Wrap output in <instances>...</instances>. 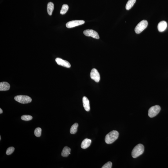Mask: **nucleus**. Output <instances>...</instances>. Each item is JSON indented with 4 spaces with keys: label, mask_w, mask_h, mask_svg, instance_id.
I'll return each instance as SVG.
<instances>
[{
    "label": "nucleus",
    "mask_w": 168,
    "mask_h": 168,
    "mask_svg": "<svg viewBox=\"0 0 168 168\" xmlns=\"http://www.w3.org/2000/svg\"><path fill=\"white\" fill-rule=\"evenodd\" d=\"M119 133L116 130H113L106 136L105 138V141L107 144H112L119 137Z\"/></svg>",
    "instance_id": "f257e3e1"
},
{
    "label": "nucleus",
    "mask_w": 168,
    "mask_h": 168,
    "mask_svg": "<svg viewBox=\"0 0 168 168\" xmlns=\"http://www.w3.org/2000/svg\"><path fill=\"white\" fill-rule=\"evenodd\" d=\"M144 151V147L143 144H139L133 148L131 153L132 157L136 158L142 155Z\"/></svg>",
    "instance_id": "f03ea898"
},
{
    "label": "nucleus",
    "mask_w": 168,
    "mask_h": 168,
    "mask_svg": "<svg viewBox=\"0 0 168 168\" xmlns=\"http://www.w3.org/2000/svg\"><path fill=\"white\" fill-rule=\"evenodd\" d=\"M148 25L147 21L143 20L139 23L135 28V31L136 33L140 34L147 28Z\"/></svg>",
    "instance_id": "7ed1b4c3"
},
{
    "label": "nucleus",
    "mask_w": 168,
    "mask_h": 168,
    "mask_svg": "<svg viewBox=\"0 0 168 168\" xmlns=\"http://www.w3.org/2000/svg\"><path fill=\"white\" fill-rule=\"evenodd\" d=\"M16 101L22 104H27L31 102L32 99L28 96L25 95L16 96L14 98Z\"/></svg>",
    "instance_id": "20e7f679"
},
{
    "label": "nucleus",
    "mask_w": 168,
    "mask_h": 168,
    "mask_svg": "<svg viewBox=\"0 0 168 168\" xmlns=\"http://www.w3.org/2000/svg\"><path fill=\"white\" fill-rule=\"evenodd\" d=\"M160 110V107L159 106L156 105L151 107L148 110V116L150 118L154 117L159 113Z\"/></svg>",
    "instance_id": "39448f33"
},
{
    "label": "nucleus",
    "mask_w": 168,
    "mask_h": 168,
    "mask_svg": "<svg viewBox=\"0 0 168 168\" xmlns=\"http://www.w3.org/2000/svg\"><path fill=\"white\" fill-rule=\"evenodd\" d=\"M85 21L82 20L72 21L67 23L66 24V27L68 28H72L84 24Z\"/></svg>",
    "instance_id": "423d86ee"
},
{
    "label": "nucleus",
    "mask_w": 168,
    "mask_h": 168,
    "mask_svg": "<svg viewBox=\"0 0 168 168\" xmlns=\"http://www.w3.org/2000/svg\"><path fill=\"white\" fill-rule=\"evenodd\" d=\"M83 33L88 37H91L96 39H99L98 33L96 31L92 29H88L83 31Z\"/></svg>",
    "instance_id": "0eeeda50"
},
{
    "label": "nucleus",
    "mask_w": 168,
    "mask_h": 168,
    "mask_svg": "<svg viewBox=\"0 0 168 168\" xmlns=\"http://www.w3.org/2000/svg\"><path fill=\"white\" fill-rule=\"evenodd\" d=\"M90 76L91 79L96 82H99L100 80V74L97 70L95 69H93L91 71Z\"/></svg>",
    "instance_id": "6e6552de"
},
{
    "label": "nucleus",
    "mask_w": 168,
    "mask_h": 168,
    "mask_svg": "<svg viewBox=\"0 0 168 168\" xmlns=\"http://www.w3.org/2000/svg\"><path fill=\"white\" fill-rule=\"evenodd\" d=\"M56 61L59 65L67 68H70L71 67V64L69 62L62 59L57 58L56 59Z\"/></svg>",
    "instance_id": "1a4fd4ad"
},
{
    "label": "nucleus",
    "mask_w": 168,
    "mask_h": 168,
    "mask_svg": "<svg viewBox=\"0 0 168 168\" xmlns=\"http://www.w3.org/2000/svg\"><path fill=\"white\" fill-rule=\"evenodd\" d=\"M167 27V23L166 21H163L160 22L158 25V31L160 32H163L166 29Z\"/></svg>",
    "instance_id": "9d476101"
},
{
    "label": "nucleus",
    "mask_w": 168,
    "mask_h": 168,
    "mask_svg": "<svg viewBox=\"0 0 168 168\" xmlns=\"http://www.w3.org/2000/svg\"><path fill=\"white\" fill-rule=\"evenodd\" d=\"M82 103L84 108L86 111H90V107L89 99L86 97H84L82 98Z\"/></svg>",
    "instance_id": "9b49d317"
},
{
    "label": "nucleus",
    "mask_w": 168,
    "mask_h": 168,
    "mask_svg": "<svg viewBox=\"0 0 168 168\" xmlns=\"http://www.w3.org/2000/svg\"><path fill=\"white\" fill-rule=\"evenodd\" d=\"M10 85L7 82H2L0 83V91H5L9 90Z\"/></svg>",
    "instance_id": "f8f14e48"
},
{
    "label": "nucleus",
    "mask_w": 168,
    "mask_h": 168,
    "mask_svg": "<svg viewBox=\"0 0 168 168\" xmlns=\"http://www.w3.org/2000/svg\"><path fill=\"white\" fill-rule=\"evenodd\" d=\"M91 143V140L90 139H85L81 143V148L85 149L88 148L90 146Z\"/></svg>",
    "instance_id": "ddd939ff"
},
{
    "label": "nucleus",
    "mask_w": 168,
    "mask_h": 168,
    "mask_svg": "<svg viewBox=\"0 0 168 168\" xmlns=\"http://www.w3.org/2000/svg\"><path fill=\"white\" fill-rule=\"evenodd\" d=\"M71 149L69 147L65 146L63 149L61 155L63 157H67L71 154Z\"/></svg>",
    "instance_id": "4468645a"
},
{
    "label": "nucleus",
    "mask_w": 168,
    "mask_h": 168,
    "mask_svg": "<svg viewBox=\"0 0 168 168\" xmlns=\"http://www.w3.org/2000/svg\"><path fill=\"white\" fill-rule=\"evenodd\" d=\"M54 9V4L52 2H49L47 4V12L49 15H52Z\"/></svg>",
    "instance_id": "2eb2a0df"
},
{
    "label": "nucleus",
    "mask_w": 168,
    "mask_h": 168,
    "mask_svg": "<svg viewBox=\"0 0 168 168\" xmlns=\"http://www.w3.org/2000/svg\"><path fill=\"white\" fill-rule=\"evenodd\" d=\"M136 0H129L127 3L126 8L127 10H129L132 7L134 4L135 3Z\"/></svg>",
    "instance_id": "dca6fc26"
},
{
    "label": "nucleus",
    "mask_w": 168,
    "mask_h": 168,
    "mask_svg": "<svg viewBox=\"0 0 168 168\" xmlns=\"http://www.w3.org/2000/svg\"><path fill=\"white\" fill-rule=\"evenodd\" d=\"M78 126L77 123H75L71 126L70 129V133L72 134H74L77 131V129Z\"/></svg>",
    "instance_id": "f3484780"
},
{
    "label": "nucleus",
    "mask_w": 168,
    "mask_h": 168,
    "mask_svg": "<svg viewBox=\"0 0 168 168\" xmlns=\"http://www.w3.org/2000/svg\"><path fill=\"white\" fill-rule=\"evenodd\" d=\"M68 5L66 4H64L63 5L61 10L60 11V13L61 14L64 15L67 13L69 9Z\"/></svg>",
    "instance_id": "a211bd4d"
},
{
    "label": "nucleus",
    "mask_w": 168,
    "mask_h": 168,
    "mask_svg": "<svg viewBox=\"0 0 168 168\" xmlns=\"http://www.w3.org/2000/svg\"><path fill=\"white\" fill-rule=\"evenodd\" d=\"M42 129L40 127L37 128L34 130V134L37 137H40L42 133Z\"/></svg>",
    "instance_id": "6ab92c4d"
},
{
    "label": "nucleus",
    "mask_w": 168,
    "mask_h": 168,
    "mask_svg": "<svg viewBox=\"0 0 168 168\" xmlns=\"http://www.w3.org/2000/svg\"><path fill=\"white\" fill-rule=\"evenodd\" d=\"M32 117L31 115H24L22 116L21 119L25 121H29L32 119Z\"/></svg>",
    "instance_id": "aec40b11"
},
{
    "label": "nucleus",
    "mask_w": 168,
    "mask_h": 168,
    "mask_svg": "<svg viewBox=\"0 0 168 168\" xmlns=\"http://www.w3.org/2000/svg\"><path fill=\"white\" fill-rule=\"evenodd\" d=\"M15 148L13 147H9L7 149L6 151V154L7 155H11L14 151Z\"/></svg>",
    "instance_id": "412c9836"
},
{
    "label": "nucleus",
    "mask_w": 168,
    "mask_h": 168,
    "mask_svg": "<svg viewBox=\"0 0 168 168\" xmlns=\"http://www.w3.org/2000/svg\"><path fill=\"white\" fill-rule=\"evenodd\" d=\"M112 163L111 162H108L105 164L102 168H111L112 167Z\"/></svg>",
    "instance_id": "4be33fe9"
},
{
    "label": "nucleus",
    "mask_w": 168,
    "mask_h": 168,
    "mask_svg": "<svg viewBox=\"0 0 168 168\" xmlns=\"http://www.w3.org/2000/svg\"><path fill=\"white\" fill-rule=\"evenodd\" d=\"M3 112V111L2 110L1 108H0V114H2Z\"/></svg>",
    "instance_id": "5701e85b"
},
{
    "label": "nucleus",
    "mask_w": 168,
    "mask_h": 168,
    "mask_svg": "<svg viewBox=\"0 0 168 168\" xmlns=\"http://www.w3.org/2000/svg\"><path fill=\"white\" fill-rule=\"evenodd\" d=\"M1 140V136H0V140Z\"/></svg>",
    "instance_id": "b1692460"
}]
</instances>
